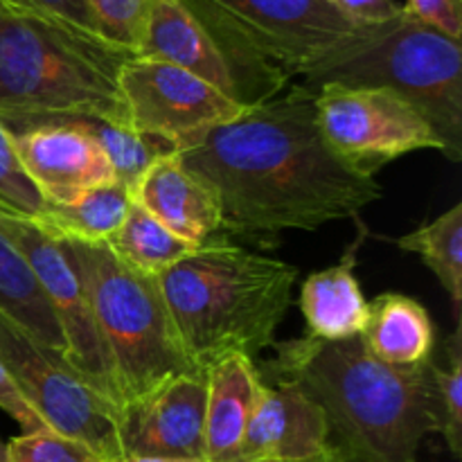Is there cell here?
<instances>
[{"label": "cell", "instance_id": "cell-1", "mask_svg": "<svg viewBox=\"0 0 462 462\" xmlns=\"http://www.w3.org/2000/svg\"><path fill=\"white\" fill-rule=\"evenodd\" d=\"M221 201V237L264 244L284 230L359 219L382 199L377 179L334 156L316 125V90L289 86L179 152Z\"/></svg>", "mask_w": 462, "mask_h": 462}, {"label": "cell", "instance_id": "cell-2", "mask_svg": "<svg viewBox=\"0 0 462 462\" xmlns=\"http://www.w3.org/2000/svg\"><path fill=\"white\" fill-rule=\"evenodd\" d=\"M431 361L393 368L373 359L359 337L332 343L300 337L278 343L257 373L320 406L332 462H418L424 438L438 433Z\"/></svg>", "mask_w": 462, "mask_h": 462}, {"label": "cell", "instance_id": "cell-3", "mask_svg": "<svg viewBox=\"0 0 462 462\" xmlns=\"http://www.w3.org/2000/svg\"><path fill=\"white\" fill-rule=\"evenodd\" d=\"M300 271L215 237L156 278L185 361L197 373L275 346Z\"/></svg>", "mask_w": 462, "mask_h": 462}, {"label": "cell", "instance_id": "cell-4", "mask_svg": "<svg viewBox=\"0 0 462 462\" xmlns=\"http://www.w3.org/2000/svg\"><path fill=\"white\" fill-rule=\"evenodd\" d=\"M131 57L93 32L0 9V122L9 134L45 120L129 125L117 79Z\"/></svg>", "mask_w": 462, "mask_h": 462}, {"label": "cell", "instance_id": "cell-5", "mask_svg": "<svg viewBox=\"0 0 462 462\" xmlns=\"http://www.w3.org/2000/svg\"><path fill=\"white\" fill-rule=\"evenodd\" d=\"M302 86L388 88L409 99L429 122L449 161H462V45L411 14L365 25L329 48L298 75Z\"/></svg>", "mask_w": 462, "mask_h": 462}, {"label": "cell", "instance_id": "cell-6", "mask_svg": "<svg viewBox=\"0 0 462 462\" xmlns=\"http://www.w3.org/2000/svg\"><path fill=\"white\" fill-rule=\"evenodd\" d=\"M61 246L88 296L120 406L176 374L197 373L180 352L156 278L122 264L106 244Z\"/></svg>", "mask_w": 462, "mask_h": 462}, {"label": "cell", "instance_id": "cell-7", "mask_svg": "<svg viewBox=\"0 0 462 462\" xmlns=\"http://www.w3.org/2000/svg\"><path fill=\"white\" fill-rule=\"evenodd\" d=\"M135 57L183 68L246 106L284 88L203 0H152Z\"/></svg>", "mask_w": 462, "mask_h": 462}, {"label": "cell", "instance_id": "cell-8", "mask_svg": "<svg viewBox=\"0 0 462 462\" xmlns=\"http://www.w3.org/2000/svg\"><path fill=\"white\" fill-rule=\"evenodd\" d=\"M0 356L50 431L81 442L104 462L122 458L117 409L79 377L61 355L0 311Z\"/></svg>", "mask_w": 462, "mask_h": 462}, {"label": "cell", "instance_id": "cell-9", "mask_svg": "<svg viewBox=\"0 0 462 462\" xmlns=\"http://www.w3.org/2000/svg\"><path fill=\"white\" fill-rule=\"evenodd\" d=\"M316 90V125L338 161L365 176L411 152L442 143L431 122L388 88L323 84Z\"/></svg>", "mask_w": 462, "mask_h": 462}, {"label": "cell", "instance_id": "cell-10", "mask_svg": "<svg viewBox=\"0 0 462 462\" xmlns=\"http://www.w3.org/2000/svg\"><path fill=\"white\" fill-rule=\"evenodd\" d=\"M251 57L287 88L302 68L361 27L332 0H203Z\"/></svg>", "mask_w": 462, "mask_h": 462}, {"label": "cell", "instance_id": "cell-11", "mask_svg": "<svg viewBox=\"0 0 462 462\" xmlns=\"http://www.w3.org/2000/svg\"><path fill=\"white\" fill-rule=\"evenodd\" d=\"M0 230L16 244L23 260L34 273L45 300L50 302L54 320L63 334L66 364L88 382L113 406H120L116 374L102 341L88 296L63 253L61 242L50 237L34 219L0 203Z\"/></svg>", "mask_w": 462, "mask_h": 462}, {"label": "cell", "instance_id": "cell-12", "mask_svg": "<svg viewBox=\"0 0 462 462\" xmlns=\"http://www.w3.org/2000/svg\"><path fill=\"white\" fill-rule=\"evenodd\" d=\"M120 97L134 129L183 152L246 108L201 77L158 59L131 57L120 70Z\"/></svg>", "mask_w": 462, "mask_h": 462}, {"label": "cell", "instance_id": "cell-13", "mask_svg": "<svg viewBox=\"0 0 462 462\" xmlns=\"http://www.w3.org/2000/svg\"><path fill=\"white\" fill-rule=\"evenodd\" d=\"M206 373H185L158 383L117 409V438L125 456L203 458Z\"/></svg>", "mask_w": 462, "mask_h": 462}, {"label": "cell", "instance_id": "cell-14", "mask_svg": "<svg viewBox=\"0 0 462 462\" xmlns=\"http://www.w3.org/2000/svg\"><path fill=\"white\" fill-rule=\"evenodd\" d=\"M14 152L45 203H66L116 180L106 153L79 120H45L12 134Z\"/></svg>", "mask_w": 462, "mask_h": 462}, {"label": "cell", "instance_id": "cell-15", "mask_svg": "<svg viewBox=\"0 0 462 462\" xmlns=\"http://www.w3.org/2000/svg\"><path fill=\"white\" fill-rule=\"evenodd\" d=\"M328 454V422L316 402L289 383L260 379L237 462H305Z\"/></svg>", "mask_w": 462, "mask_h": 462}, {"label": "cell", "instance_id": "cell-16", "mask_svg": "<svg viewBox=\"0 0 462 462\" xmlns=\"http://www.w3.org/2000/svg\"><path fill=\"white\" fill-rule=\"evenodd\" d=\"M134 201L170 233L194 246L221 237V201L201 174L183 165L179 153L161 158L134 189Z\"/></svg>", "mask_w": 462, "mask_h": 462}, {"label": "cell", "instance_id": "cell-17", "mask_svg": "<svg viewBox=\"0 0 462 462\" xmlns=\"http://www.w3.org/2000/svg\"><path fill=\"white\" fill-rule=\"evenodd\" d=\"M359 224V237L346 251L341 262L316 271L300 287V311L305 316L307 334L320 343L343 341L359 337L368 323L370 302L365 300L361 284L355 275L356 251L361 248L368 230Z\"/></svg>", "mask_w": 462, "mask_h": 462}, {"label": "cell", "instance_id": "cell-18", "mask_svg": "<svg viewBox=\"0 0 462 462\" xmlns=\"http://www.w3.org/2000/svg\"><path fill=\"white\" fill-rule=\"evenodd\" d=\"M206 382L203 458L237 462L260 388L257 365L244 355H228L206 370Z\"/></svg>", "mask_w": 462, "mask_h": 462}, {"label": "cell", "instance_id": "cell-19", "mask_svg": "<svg viewBox=\"0 0 462 462\" xmlns=\"http://www.w3.org/2000/svg\"><path fill=\"white\" fill-rule=\"evenodd\" d=\"M359 338L373 359L393 368H418L433 359L436 328L422 302L388 291L370 302Z\"/></svg>", "mask_w": 462, "mask_h": 462}, {"label": "cell", "instance_id": "cell-20", "mask_svg": "<svg viewBox=\"0 0 462 462\" xmlns=\"http://www.w3.org/2000/svg\"><path fill=\"white\" fill-rule=\"evenodd\" d=\"M134 203L122 183L99 185L66 203H45L36 224L57 242L106 244L125 224Z\"/></svg>", "mask_w": 462, "mask_h": 462}, {"label": "cell", "instance_id": "cell-21", "mask_svg": "<svg viewBox=\"0 0 462 462\" xmlns=\"http://www.w3.org/2000/svg\"><path fill=\"white\" fill-rule=\"evenodd\" d=\"M0 311L16 320L21 328L45 347L63 356L66 343L54 320L50 302L45 300L34 273L23 260L16 244L0 230Z\"/></svg>", "mask_w": 462, "mask_h": 462}, {"label": "cell", "instance_id": "cell-22", "mask_svg": "<svg viewBox=\"0 0 462 462\" xmlns=\"http://www.w3.org/2000/svg\"><path fill=\"white\" fill-rule=\"evenodd\" d=\"M106 246L122 264L152 278H158L162 271L199 248L170 233L135 201L131 203L125 224L108 239Z\"/></svg>", "mask_w": 462, "mask_h": 462}, {"label": "cell", "instance_id": "cell-23", "mask_svg": "<svg viewBox=\"0 0 462 462\" xmlns=\"http://www.w3.org/2000/svg\"><path fill=\"white\" fill-rule=\"evenodd\" d=\"M397 248L422 257L445 291L449 293L456 316L462 305V203L438 217L431 224L391 239Z\"/></svg>", "mask_w": 462, "mask_h": 462}, {"label": "cell", "instance_id": "cell-24", "mask_svg": "<svg viewBox=\"0 0 462 462\" xmlns=\"http://www.w3.org/2000/svg\"><path fill=\"white\" fill-rule=\"evenodd\" d=\"M86 129L93 134L102 152L111 162L113 176L117 183L125 185L134 197L135 185L140 183L149 167L161 158L171 156L176 152L174 144L156 138V135L143 134L131 125H113L104 120H79Z\"/></svg>", "mask_w": 462, "mask_h": 462}, {"label": "cell", "instance_id": "cell-25", "mask_svg": "<svg viewBox=\"0 0 462 462\" xmlns=\"http://www.w3.org/2000/svg\"><path fill=\"white\" fill-rule=\"evenodd\" d=\"M445 364L431 361L438 433L460 458L462 451V337L460 325L445 341Z\"/></svg>", "mask_w": 462, "mask_h": 462}, {"label": "cell", "instance_id": "cell-26", "mask_svg": "<svg viewBox=\"0 0 462 462\" xmlns=\"http://www.w3.org/2000/svg\"><path fill=\"white\" fill-rule=\"evenodd\" d=\"M99 36L135 54L152 0H86Z\"/></svg>", "mask_w": 462, "mask_h": 462}, {"label": "cell", "instance_id": "cell-27", "mask_svg": "<svg viewBox=\"0 0 462 462\" xmlns=\"http://www.w3.org/2000/svg\"><path fill=\"white\" fill-rule=\"evenodd\" d=\"M0 203L30 219H36L45 208L43 197L18 162L12 134L3 122H0Z\"/></svg>", "mask_w": 462, "mask_h": 462}, {"label": "cell", "instance_id": "cell-28", "mask_svg": "<svg viewBox=\"0 0 462 462\" xmlns=\"http://www.w3.org/2000/svg\"><path fill=\"white\" fill-rule=\"evenodd\" d=\"M7 462H104L81 442L54 431L23 433L7 442Z\"/></svg>", "mask_w": 462, "mask_h": 462}, {"label": "cell", "instance_id": "cell-29", "mask_svg": "<svg viewBox=\"0 0 462 462\" xmlns=\"http://www.w3.org/2000/svg\"><path fill=\"white\" fill-rule=\"evenodd\" d=\"M0 9L54 18V21L99 34L86 0H0Z\"/></svg>", "mask_w": 462, "mask_h": 462}, {"label": "cell", "instance_id": "cell-30", "mask_svg": "<svg viewBox=\"0 0 462 462\" xmlns=\"http://www.w3.org/2000/svg\"><path fill=\"white\" fill-rule=\"evenodd\" d=\"M406 14L449 39L462 36V0H406Z\"/></svg>", "mask_w": 462, "mask_h": 462}, {"label": "cell", "instance_id": "cell-31", "mask_svg": "<svg viewBox=\"0 0 462 462\" xmlns=\"http://www.w3.org/2000/svg\"><path fill=\"white\" fill-rule=\"evenodd\" d=\"M0 409L21 427L23 433L50 431V429L45 427L43 420H41L39 415H36V411L32 409L30 402L25 400V395L21 393L18 383L14 382L12 373H9L3 356H0Z\"/></svg>", "mask_w": 462, "mask_h": 462}, {"label": "cell", "instance_id": "cell-32", "mask_svg": "<svg viewBox=\"0 0 462 462\" xmlns=\"http://www.w3.org/2000/svg\"><path fill=\"white\" fill-rule=\"evenodd\" d=\"M356 25H383L404 14L397 0H332Z\"/></svg>", "mask_w": 462, "mask_h": 462}, {"label": "cell", "instance_id": "cell-33", "mask_svg": "<svg viewBox=\"0 0 462 462\" xmlns=\"http://www.w3.org/2000/svg\"><path fill=\"white\" fill-rule=\"evenodd\" d=\"M116 462H206V460H188V458H153V456H125Z\"/></svg>", "mask_w": 462, "mask_h": 462}, {"label": "cell", "instance_id": "cell-34", "mask_svg": "<svg viewBox=\"0 0 462 462\" xmlns=\"http://www.w3.org/2000/svg\"><path fill=\"white\" fill-rule=\"evenodd\" d=\"M0 462H7V442L0 440Z\"/></svg>", "mask_w": 462, "mask_h": 462}, {"label": "cell", "instance_id": "cell-35", "mask_svg": "<svg viewBox=\"0 0 462 462\" xmlns=\"http://www.w3.org/2000/svg\"><path fill=\"white\" fill-rule=\"evenodd\" d=\"M305 462H332V458H329V454H323V456H319V458H311Z\"/></svg>", "mask_w": 462, "mask_h": 462}]
</instances>
